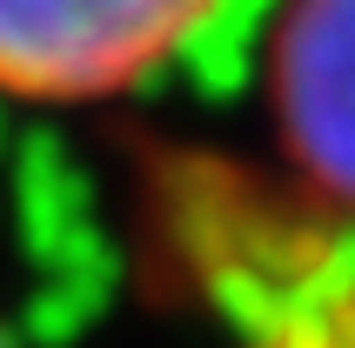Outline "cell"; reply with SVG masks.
<instances>
[{
    "instance_id": "cell-3",
    "label": "cell",
    "mask_w": 355,
    "mask_h": 348,
    "mask_svg": "<svg viewBox=\"0 0 355 348\" xmlns=\"http://www.w3.org/2000/svg\"><path fill=\"white\" fill-rule=\"evenodd\" d=\"M282 188L355 234V0H282L261 47Z\"/></svg>"
},
{
    "instance_id": "cell-1",
    "label": "cell",
    "mask_w": 355,
    "mask_h": 348,
    "mask_svg": "<svg viewBox=\"0 0 355 348\" xmlns=\"http://www.w3.org/2000/svg\"><path fill=\"white\" fill-rule=\"evenodd\" d=\"M148 221L228 348H355V234L275 174L181 148L155 168Z\"/></svg>"
},
{
    "instance_id": "cell-4",
    "label": "cell",
    "mask_w": 355,
    "mask_h": 348,
    "mask_svg": "<svg viewBox=\"0 0 355 348\" xmlns=\"http://www.w3.org/2000/svg\"><path fill=\"white\" fill-rule=\"evenodd\" d=\"M0 348H14V342H7V335H0Z\"/></svg>"
},
{
    "instance_id": "cell-2",
    "label": "cell",
    "mask_w": 355,
    "mask_h": 348,
    "mask_svg": "<svg viewBox=\"0 0 355 348\" xmlns=\"http://www.w3.org/2000/svg\"><path fill=\"white\" fill-rule=\"evenodd\" d=\"M228 0H0V94L101 107L195 47Z\"/></svg>"
}]
</instances>
